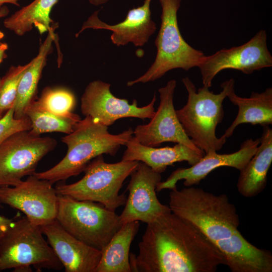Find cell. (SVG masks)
Wrapping results in <instances>:
<instances>
[{"mask_svg": "<svg viewBox=\"0 0 272 272\" xmlns=\"http://www.w3.org/2000/svg\"><path fill=\"white\" fill-rule=\"evenodd\" d=\"M30 64L11 66L2 78L0 86V118L14 104L18 85L24 73Z\"/></svg>", "mask_w": 272, "mask_h": 272, "instance_id": "26", "label": "cell"}, {"mask_svg": "<svg viewBox=\"0 0 272 272\" xmlns=\"http://www.w3.org/2000/svg\"><path fill=\"white\" fill-rule=\"evenodd\" d=\"M89 3L95 6H98L100 5H103L110 0H88Z\"/></svg>", "mask_w": 272, "mask_h": 272, "instance_id": "31", "label": "cell"}, {"mask_svg": "<svg viewBox=\"0 0 272 272\" xmlns=\"http://www.w3.org/2000/svg\"><path fill=\"white\" fill-rule=\"evenodd\" d=\"M36 101L42 108L60 115L71 114L76 104L74 93L63 87H45Z\"/></svg>", "mask_w": 272, "mask_h": 272, "instance_id": "25", "label": "cell"}, {"mask_svg": "<svg viewBox=\"0 0 272 272\" xmlns=\"http://www.w3.org/2000/svg\"><path fill=\"white\" fill-rule=\"evenodd\" d=\"M41 227L25 217L13 221L0 238V270L38 271L42 268L61 270L63 265L44 238Z\"/></svg>", "mask_w": 272, "mask_h": 272, "instance_id": "7", "label": "cell"}, {"mask_svg": "<svg viewBox=\"0 0 272 272\" xmlns=\"http://www.w3.org/2000/svg\"><path fill=\"white\" fill-rule=\"evenodd\" d=\"M20 0H0V8H1L5 4H11L16 6H20L18 2Z\"/></svg>", "mask_w": 272, "mask_h": 272, "instance_id": "30", "label": "cell"}, {"mask_svg": "<svg viewBox=\"0 0 272 272\" xmlns=\"http://www.w3.org/2000/svg\"><path fill=\"white\" fill-rule=\"evenodd\" d=\"M53 183L34 174L14 186H0V203L22 212L33 224L42 226L56 219L58 197Z\"/></svg>", "mask_w": 272, "mask_h": 272, "instance_id": "11", "label": "cell"}, {"mask_svg": "<svg viewBox=\"0 0 272 272\" xmlns=\"http://www.w3.org/2000/svg\"><path fill=\"white\" fill-rule=\"evenodd\" d=\"M59 0H34L4 21V26L22 36L34 26L40 34L48 32L54 24L50 17L52 8Z\"/></svg>", "mask_w": 272, "mask_h": 272, "instance_id": "23", "label": "cell"}, {"mask_svg": "<svg viewBox=\"0 0 272 272\" xmlns=\"http://www.w3.org/2000/svg\"><path fill=\"white\" fill-rule=\"evenodd\" d=\"M110 86L100 80L93 81L88 85L81 98V110L83 115L108 127L122 118L144 120L154 116L155 94L149 104L139 107L137 100L130 104L127 100L114 96L110 91Z\"/></svg>", "mask_w": 272, "mask_h": 272, "instance_id": "12", "label": "cell"}, {"mask_svg": "<svg viewBox=\"0 0 272 272\" xmlns=\"http://www.w3.org/2000/svg\"><path fill=\"white\" fill-rule=\"evenodd\" d=\"M1 80H2V78H0V86H1Z\"/></svg>", "mask_w": 272, "mask_h": 272, "instance_id": "34", "label": "cell"}, {"mask_svg": "<svg viewBox=\"0 0 272 272\" xmlns=\"http://www.w3.org/2000/svg\"><path fill=\"white\" fill-rule=\"evenodd\" d=\"M125 146L126 149L122 160L142 162L160 174L176 162L186 161L193 165L205 155L201 150L193 149L182 144L160 148L145 146L133 136Z\"/></svg>", "mask_w": 272, "mask_h": 272, "instance_id": "18", "label": "cell"}, {"mask_svg": "<svg viewBox=\"0 0 272 272\" xmlns=\"http://www.w3.org/2000/svg\"><path fill=\"white\" fill-rule=\"evenodd\" d=\"M130 176L127 187L128 196L119 216L121 225L133 221L148 224L171 212L169 206L161 203L156 195L157 186L162 179L160 173L139 162Z\"/></svg>", "mask_w": 272, "mask_h": 272, "instance_id": "13", "label": "cell"}, {"mask_svg": "<svg viewBox=\"0 0 272 272\" xmlns=\"http://www.w3.org/2000/svg\"><path fill=\"white\" fill-rule=\"evenodd\" d=\"M162 8L161 25L155 41V59L142 76L127 83V86L154 81L168 72L181 69L187 71L198 67L204 59L203 52L188 44L180 32L177 12L181 0H159Z\"/></svg>", "mask_w": 272, "mask_h": 272, "instance_id": "5", "label": "cell"}, {"mask_svg": "<svg viewBox=\"0 0 272 272\" xmlns=\"http://www.w3.org/2000/svg\"><path fill=\"white\" fill-rule=\"evenodd\" d=\"M9 13V10L7 6H3L0 8V19L7 16Z\"/></svg>", "mask_w": 272, "mask_h": 272, "instance_id": "32", "label": "cell"}, {"mask_svg": "<svg viewBox=\"0 0 272 272\" xmlns=\"http://www.w3.org/2000/svg\"><path fill=\"white\" fill-rule=\"evenodd\" d=\"M24 114L31 122L30 132L35 135L52 132L69 134L81 119L78 114L73 112L67 115H60L48 111L40 107L36 100L25 108Z\"/></svg>", "mask_w": 272, "mask_h": 272, "instance_id": "24", "label": "cell"}, {"mask_svg": "<svg viewBox=\"0 0 272 272\" xmlns=\"http://www.w3.org/2000/svg\"><path fill=\"white\" fill-rule=\"evenodd\" d=\"M132 271L215 272L226 265L219 249L194 225L172 212L147 224Z\"/></svg>", "mask_w": 272, "mask_h": 272, "instance_id": "2", "label": "cell"}, {"mask_svg": "<svg viewBox=\"0 0 272 272\" xmlns=\"http://www.w3.org/2000/svg\"><path fill=\"white\" fill-rule=\"evenodd\" d=\"M8 49V45L7 43H0V63L7 57L6 52Z\"/></svg>", "mask_w": 272, "mask_h": 272, "instance_id": "29", "label": "cell"}, {"mask_svg": "<svg viewBox=\"0 0 272 272\" xmlns=\"http://www.w3.org/2000/svg\"><path fill=\"white\" fill-rule=\"evenodd\" d=\"M58 197L56 220L70 234L91 247L101 251L122 225L115 211L99 203L60 194Z\"/></svg>", "mask_w": 272, "mask_h": 272, "instance_id": "8", "label": "cell"}, {"mask_svg": "<svg viewBox=\"0 0 272 272\" xmlns=\"http://www.w3.org/2000/svg\"><path fill=\"white\" fill-rule=\"evenodd\" d=\"M272 66V55L267 45L265 30H260L248 41L231 48H223L205 56L198 67L203 86L211 87L214 78L227 69L250 75Z\"/></svg>", "mask_w": 272, "mask_h": 272, "instance_id": "10", "label": "cell"}, {"mask_svg": "<svg viewBox=\"0 0 272 272\" xmlns=\"http://www.w3.org/2000/svg\"><path fill=\"white\" fill-rule=\"evenodd\" d=\"M176 86V81L171 80L159 89L160 101L157 110L148 123L136 126L133 137L149 147H157L169 142L199 150L186 135L177 117L173 103Z\"/></svg>", "mask_w": 272, "mask_h": 272, "instance_id": "14", "label": "cell"}, {"mask_svg": "<svg viewBox=\"0 0 272 272\" xmlns=\"http://www.w3.org/2000/svg\"><path fill=\"white\" fill-rule=\"evenodd\" d=\"M182 82L188 93L187 101L176 113L185 133L205 154L221 150L227 138L223 135L218 138L216 129L224 117L223 102L234 89V80L223 82L222 90L219 94L214 93L205 86L197 91L188 77L183 78Z\"/></svg>", "mask_w": 272, "mask_h": 272, "instance_id": "4", "label": "cell"}, {"mask_svg": "<svg viewBox=\"0 0 272 272\" xmlns=\"http://www.w3.org/2000/svg\"><path fill=\"white\" fill-rule=\"evenodd\" d=\"M262 127L256 151L240 171L237 181L238 191L247 198L256 196L265 188L267 174L272 162V129L269 125Z\"/></svg>", "mask_w": 272, "mask_h": 272, "instance_id": "19", "label": "cell"}, {"mask_svg": "<svg viewBox=\"0 0 272 272\" xmlns=\"http://www.w3.org/2000/svg\"><path fill=\"white\" fill-rule=\"evenodd\" d=\"M133 133V130L129 128L120 133L111 134L108 126L85 116L78 122L72 132L61 138L67 147L64 157L50 169L34 174L53 184L76 176L84 171L92 159L103 154L114 156Z\"/></svg>", "mask_w": 272, "mask_h": 272, "instance_id": "3", "label": "cell"}, {"mask_svg": "<svg viewBox=\"0 0 272 272\" xmlns=\"http://www.w3.org/2000/svg\"><path fill=\"white\" fill-rule=\"evenodd\" d=\"M169 197L171 212L198 228L221 252L231 271H272L271 252L242 236L236 209L226 194L190 186L171 190Z\"/></svg>", "mask_w": 272, "mask_h": 272, "instance_id": "1", "label": "cell"}, {"mask_svg": "<svg viewBox=\"0 0 272 272\" xmlns=\"http://www.w3.org/2000/svg\"><path fill=\"white\" fill-rule=\"evenodd\" d=\"M4 33L0 30V40L4 37Z\"/></svg>", "mask_w": 272, "mask_h": 272, "instance_id": "33", "label": "cell"}, {"mask_svg": "<svg viewBox=\"0 0 272 272\" xmlns=\"http://www.w3.org/2000/svg\"><path fill=\"white\" fill-rule=\"evenodd\" d=\"M13 222L12 219L0 215V238L5 235Z\"/></svg>", "mask_w": 272, "mask_h": 272, "instance_id": "28", "label": "cell"}, {"mask_svg": "<svg viewBox=\"0 0 272 272\" xmlns=\"http://www.w3.org/2000/svg\"><path fill=\"white\" fill-rule=\"evenodd\" d=\"M140 227L139 221L122 224L101 250L95 272H131L129 249Z\"/></svg>", "mask_w": 272, "mask_h": 272, "instance_id": "22", "label": "cell"}, {"mask_svg": "<svg viewBox=\"0 0 272 272\" xmlns=\"http://www.w3.org/2000/svg\"><path fill=\"white\" fill-rule=\"evenodd\" d=\"M58 27L55 23L44 41L40 45L37 55L30 61V64L20 81L16 100L14 103V117L19 119L25 115V108L36 100L37 89L47 58L53 51L52 43L57 40L54 31Z\"/></svg>", "mask_w": 272, "mask_h": 272, "instance_id": "20", "label": "cell"}, {"mask_svg": "<svg viewBox=\"0 0 272 272\" xmlns=\"http://www.w3.org/2000/svg\"><path fill=\"white\" fill-rule=\"evenodd\" d=\"M31 128L30 118L25 115L16 119L14 117V104L0 118V146L12 135Z\"/></svg>", "mask_w": 272, "mask_h": 272, "instance_id": "27", "label": "cell"}, {"mask_svg": "<svg viewBox=\"0 0 272 272\" xmlns=\"http://www.w3.org/2000/svg\"><path fill=\"white\" fill-rule=\"evenodd\" d=\"M151 1L145 0L141 6L129 10L125 19L115 25L102 22L98 16L99 11H95L83 23L76 37L86 29H104L112 32L110 39L117 46L129 43H133L135 46H143L156 30V24L151 18Z\"/></svg>", "mask_w": 272, "mask_h": 272, "instance_id": "17", "label": "cell"}, {"mask_svg": "<svg viewBox=\"0 0 272 272\" xmlns=\"http://www.w3.org/2000/svg\"><path fill=\"white\" fill-rule=\"evenodd\" d=\"M238 111L236 117L223 135L231 137L237 126L241 124H259L262 126L272 124V88H267L261 93L252 92L248 98L236 95L234 89L227 97Z\"/></svg>", "mask_w": 272, "mask_h": 272, "instance_id": "21", "label": "cell"}, {"mask_svg": "<svg viewBox=\"0 0 272 272\" xmlns=\"http://www.w3.org/2000/svg\"><path fill=\"white\" fill-rule=\"evenodd\" d=\"M139 163L121 160L117 163H107L100 155L87 165L84 170L85 175L80 180L70 184L60 182L55 188L58 194L98 202L115 211L126 202V195L120 194L119 191Z\"/></svg>", "mask_w": 272, "mask_h": 272, "instance_id": "6", "label": "cell"}, {"mask_svg": "<svg viewBox=\"0 0 272 272\" xmlns=\"http://www.w3.org/2000/svg\"><path fill=\"white\" fill-rule=\"evenodd\" d=\"M260 143V138L249 139L244 141L237 151L219 154L216 151L208 152L195 164L189 168H179L174 170L164 181L160 182L157 191L177 188V183L184 180L186 187L197 185L210 173L220 167H230L241 171L254 155Z\"/></svg>", "mask_w": 272, "mask_h": 272, "instance_id": "15", "label": "cell"}, {"mask_svg": "<svg viewBox=\"0 0 272 272\" xmlns=\"http://www.w3.org/2000/svg\"><path fill=\"white\" fill-rule=\"evenodd\" d=\"M56 141L29 130L17 132L0 146V186H14L36 172L38 162L55 149Z\"/></svg>", "mask_w": 272, "mask_h": 272, "instance_id": "9", "label": "cell"}, {"mask_svg": "<svg viewBox=\"0 0 272 272\" xmlns=\"http://www.w3.org/2000/svg\"><path fill=\"white\" fill-rule=\"evenodd\" d=\"M41 229L65 272H95L101 250L72 236L56 219L41 226Z\"/></svg>", "mask_w": 272, "mask_h": 272, "instance_id": "16", "label": "cell"}]
</instances>
